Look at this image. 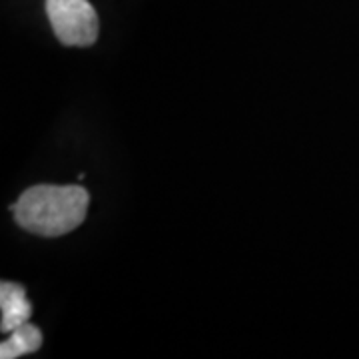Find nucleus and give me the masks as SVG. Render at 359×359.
<instances>
[{
    "instance_id": "3",
    "label": "nucleus",
    "mask_w": 359,
    "mask_h": 359,
    "mask_svg": "<svg viewBox=\"0 0 359 359\" xmlns=\"http://www.w3.org/2000/svg\"><path fill=\"white\" fill-rule=\"evenodd\" d=\"M0 309H2V321H0L2 334H11L32 316V306L26 299L25 287L13 282L0 283Z\"/></svg>"
},
{
    "instance_id": "2",
    "label": "nucleus",
    "mask_w": 359,
    "mask_h": 359,
    "mask_svg": "<svg viewBox=\"0 0 359 359\" xmlns=\"http://www.w3.org/2000/svg\"><path fill=\"white\" fill-rule=\"evenodd\" d=\"M46 16L56 39L65 46H92L100 22L88 0H46Z\"/></svg>"
},
{
    "instance_id": "4",
    "label": "nucleus",
    "mask_w": 359,
    "mask_h": 359,
    "mask_svg": "<svg viewBox=\"0 0 359 359\" xmlns=\"http://www.w3.org/2000/svg\"><path fill=\"white\" fill-rule=\"evenodd\" d=\"M42 346V332L34 323L26 321L20 327L13 330L8 334V339L0 344V358L2 359H16L39 351Z\"/></svg>"
},
{
    "instance_id": "1",
    "label": "nucleus",
    "mask_w": 359,
    "mask_h": 359,
    "mask_svg": "<svg viewBox=\"0 0 359 359\" xmlns=\"http://www.w3.org/2000/svg\"><path fill=\"white\" fill-rule=\"evenodd\" d=\"M90 194L82 186L40 184L28 188L13 205L22 230L42 238H58L76 230L88 214Z\"/></svg>"
}]
</instances>
